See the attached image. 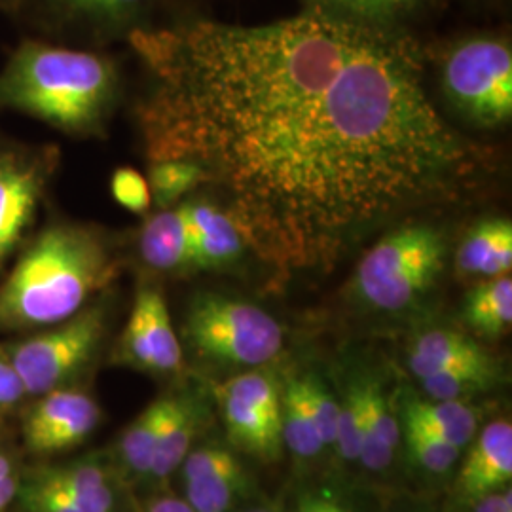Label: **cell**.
Wrapping results in <instances>:
<instances>
[{
  "label": "cell",
  "instance_id": "obj_1",
  "mask_svg": "<svg viewBox=\"0 0 512 512\" xmlns=\"http://www.w3.org/2000/svg\"><path fill=\"white\" fill-rule=\"evenodd\" d=\"M128 40L150 76L137 110L148 162L198 165L205 196L277 272L329 270L476 167L431 101L425 52L406 29L302 10L255 27H143Z\"/></svg>",
  "mask_w": 512,
  "mask_h": 512
},
{
  "label": "cell",
  "instance_id": "obj_2",
  "mask_svg": "<svg viewBox=\"0 0 512 512\" xmlns=\"http://www.w3.org/2000/svg\"><path fill=\"white\" fill-rule=\"evenodd\" d=\"M118 258L97 228L59 220L29 239L0 283V334L67 321L118 275Z\"/></svg>",
  "mask_w": 512,
  "mask_h": 512
},
{
  "label": "cell",
  "instance_id": "obj_3",
  "mask_svg": "<svg viewBox=\"0 0 512 512\" xmlns=\"http://www.w3.org/2000/svg\"><path fill=\"white\" fill-rule=\"evenodd\" d=\"M120 74L107 55L27 40L0 69V107L73 137L107 128Z\"/></svg>",
  "mask_w": 512,
  "mask_h": 512
},
{
  "label": "cell",
  "instance_id": "obj_4",
  "mask_svg": "<svg viewBox=\"0 0 512 512\" xmlns=\"http://www.w3.org/2000/svg\"><path fill=\"white\" fill-rule=\"evenodd\" d=\"M448 241L433 224H404L361 258L353 291L366 308L399 315L418 306L444 272Z\"/></svg>",
  "mask_w": 512,
  "mask_h": 512
},
{
  "label": "cell",
  "instance_id": "obj_5",
  "mask_svg": "<svg viewBox=\"0 0 512 512\" xmlns=\"http://www.w3.org/2000/svg\"><path fill=\"white\" fill-rule=\"evenodd\" d=\"M109 315V306L99 300L67 321L4 342L29 399L76 385L103 348Z\"/></svg>",
  "mask_w": 512,
  "mask_h": 512
},
{
  "label": "cell",
  "instance_id": "obj_6",
  "mask_svg": "<svg viewBox=\"0 0 512 512\" xmlns=\"http://www.w3.org/2000/svg\"><path fill=\"white\" fill-rule=\"evenodd\" d=\"M184 336L198 357L236 368L268 365L283 349V329L268 311L219 293L192 298Z\"/></svg>",
  "mask_w": 512,
  "mask_h": 512
},
{
  "label": "cell",
  "instance_id": "obj_7",
  "mask_svg": "<svg viewBox=\"0 0 512 512\" xmlns=\"http://www.w3.org/2000/svg\"><path fill=\"white\" fill-rule=\"evenodd\" d=\"M448 103L478 128H497L512 116V48L509 38L471 35L454 40L440 61Z\"/></svg>",
  "mask_w": 512,
  "mask_h": 512
},
{
  "label": "cell",
  "instance_id": "obj_8",
  "mask_svg": "<svg viewBox=\"0 0 512 512\" xmlns=\"http://www.w3.org/2000/svg\"><path fill=\"white\" fill-rule=\"evenodd\" d=\"M120 482L112 461L101 456L23 467L14 511L118 512Z\"/></svg>",
  "mask_w": 512,
  "mask_h": 512
},
{
  "label": "cell",
  "instance_id": "obj_9",
  "mask_svg": "<svg viewBox=\"0 0 512 512\" xmlns=\"http://www.w3.org/2000/svg\"><path fill=\"white\" fill-rule=\"evenodd\" d=\"M59 158L55 147L0 148V274L29 241Z\"/></svg>",
  "mask_w": 512,
  "mask_h": 512
},
{
  "label": "cell",
  "instance_id": "obj_10",
  "mask_svg": "<svg viewBox=\"0 0 512 512\" xmlns=\"http://www.w3.org/2000/svg\"><path fill=\"white\" fill-rule=\"evenodd\" d=\"M101 423L95 397L73 385L29 399L21 408L19 437L25 454L52 459L86 444Z\"/></svg>",
  "mask_w": 512,
  "mask_h": 512
},
{
  "label": "cell",
  "instance_id": "obj_11",
  "mask_svg": "<svg viewBox=\"0 0 512 512\" xmlns=\"http://www.w3.org/2000/svg\"><path fill=\"white\" fill-rule=\"evenodd\" d=\"M228 437L249 456L274 461L281 456V389L262 370H249L217 389Z\"/></svg>",
  "mask_w": 512,
  "mask_h": 512
},
{
  "label": "cell",
  "instance_id": "obj_12",
  "mask_svg": "<svg viewBox=\"0 0 512 512\" xmlns=\"http://www.w3.org/2000/svg\"><path fill=\"white\" fill-rule=\"evenodd\" d=\"M114 359L152 376H173L183 370V346L173 329L160 287L152 283L139 285L128 323L114 349Z\"/></svg>",
  "mask_w": 512,
  "mask_h": 512
},
{
  "label": "cell",
  "instance_id": "obj_13",
  "mask_svg": "<svg viewBox=\"0 0 512 512\" xmlns=\"http://www.w3.org/2000/svg\"><path fill=\"white\" fill-rule=\"evenodd\" d=\"M181 205L190 234L192 272H219L236 266L249 247L219 203L203 194Z\"/></svg>",
  "mask_w": 512,
  "mask_h": 512
},
{
  "label": "cell",
  "instance_id": "obj_14",
  "mask_svg": "<svg viewBox=\"0 0 512 512\" xmlns=\"http://www.w3.org/2000/svg\"><path fill=\"white\" fill-rule=\"evenodd\" d=\"M512 423L495 420L471 440V448L459 467L458 494L475 505L486 495L511 488Z\"/></svg>",
  "mask_w": 512,
  "mask_h": 512
},
{
  "label": "cell",
  "instance_id": "obj_15",
  "mask_svg": "<svg viewBox=\"0 0 512 512\" xmlns=\"http://www.w3.org/2000/svg\"><path fill=\"white\" fill-rule=\"evenodd\" d=\"M406 365L420 380L458 368H495L499 363L469 334L452 329H431L412 342Z\"/></svg>",
  "mask_w": 512,
  "mask_h": 512
},
{
  "label": "cell",
  "instance_id": "obj_16",
  "mask_svg": "<svg viewBox=\"0 0 512 512\" xmlns=\"http://www.w3.org/2000/svg\"><path fill=\"white\" fill-rule=\"evenodd\" d=\"M55 18L95 37L126 35L148 27L156 0H46Z\"/></svg>",
  "mask_w": 512,
  "mask_h": 512
},
{
  "label": "cell",
  "instance_id": "obj_17",
  "mask_svg": "<svg viewBox=\"0 0 512 512\" xmlns=\"http://www.w3.org/2000/svg\"><path fill=\"white\" fill-rule=\"evenodd\" d=\"M139 255L160 274H190L192 247L181 203L150 215L139 232Z\"/></svg>",
  "mask_w": 512,
  "mask_h": 512
},
{
  "label": "cell",
  "instance_id": "obj_18",
  "mask_svg": "<svg viewBox=\"0 0 512 512\" xmlns=\"http://www.w3.org/2000/svg\"><path fill=\"white\" fill-rule=\"evenodd\" d=\"M359 385L363 406V435H361V465L380 473L391 465V459L401 442L399 420L395 418L391 404L385 397L384 387L378 380L365 378Z\"/></svg>",
  "mask_w": 512,
  "mask_h": 512
},
{
  "label": "cell",
  "instance_id": "obj_19",
  "mask_svg": "<svg viewBox=\"0 0 512 512\" xmlns=\"http://www.w3.org/2000/svg\"><path fill=\"white\" fill-rule=\"evenodd\" d=\"M202 427V406L186 393H169V408L147 482L162 484L181 467Z\"/></svg>",
  "mask_w": 512,
  "mask_h": 512
},
{
  "label": "cell",
  "instance_id": "obj_20",
  "mask_svg": "<svg viewBox=\"0 0 512 512\" xmlns=\"http://www.w3.org/2000/svg\"><path fill=\"white\" fill-rule=\"evenodd\" d=\"M458 274L471 279L507 275L512 268V224L509 219H486L475 224L456 253Z\"/></svg>",
  "mask_w": 512,
  "mask_h": 512
},
{
  "label": "cell",
  "instance_id": "obj_21",
  "mask_svg": "<svg viewBox=\"0 0 512 512\" xmlns=\"http://www.w3.org/2000/svg\"><path fill=\"white\" fill-rule=\"evenodd\" d=\"M167 408L169 393L148 404L122 431L112 458V465L122 482H147Z\"/></svg>",
  "mask_w": 512,
  "mask_h": 512
},
{
  "label": "cell",
  "instance_id": "obj_22",
  "mask_svg": "<svg viewBox=\"0 0 512 512\" xmlns=\"http://www.w3.org/2000/svg\"><path fill=\"white\" fill-rule=\"evenodd\" d=\"M302 10H313L348 23L406 29L408 23L425 16L439 0H300Z\"/></svg>",
  "mask_w": 512,
  "mask_h": 512
},
{
  "label": "cell",
  "instance_id": "obj_23",
  "mask_svg": "<svg viewBox=\"0 0 512 512\" xmlns=\"http://www.w3.org/2000/svg\"><path fill=\"white\" fill-rule=\"evenodd\" d=\"M463 321L482 338L495 340L509 332L512 323L511 275L484 279L463 300Z\"/></svg>",
  "mask_w": 512,
  "mask_h": 512
},
{
  "label": "cell",
  "instance_id": "obj_24",
  "mask_svg": "<svg viewBox=\"0 0 512 512\" xmlns=\"http://www.w3.org/2000/svg\"><path fill=\"white\" fill-rule=\"evenodd\" d=\"M404 420L416 421L421 427L440 435L450 444L465 448L476 437L478 414L463 401L410 399L404 404Z\"/></svg>",
  "mask_w": 512,
  "mask_h": 512
},
{
  "label": "cell",
  "instance_id": "obj_25",
  "mask_svg": "<svg viewBox=\"0 0 512 512\" xmlns=\"http://www.w3.org/2000/svg\"><path fill=\"white\" fill-rule=\"evenodd\" d=\"M253 488V480L241 463L234 469L202 476L183 484V499L196 512H230Z\"/></svg>",
  "mask_w": 512,
  "mask_h": 512
},
{
  "label": "cell",
  "instance_id": "obj_26",
  "mask_svg": "<svg viewBox=\"0 0 512 512\" xmlns=\"http://www.w3.org/2000/svg\"><path fill=\"white\" fill-rule=\"evenodd\" d=\"M281 437L283 446H287L296 458H317L325 448L304 403L298 378H291L281 391Z\"/></svg>",
  "mask_w": 512,
  "mask_h": 512
},
{
  "label": "cell",
  "instance_id": "obj_27",
  "mask_svg": "<svg viewBox=\"0 0 512 512\" xmlns=\"http://www.w3.org/2000/svg\"><path fill=\"white\" fill-rule=\"evenodd\" d=\"M501 380V368H458L420 378L421 389L431 401H463L490 393Z\"/></svg>",
  "mask_w": 512,
  "mask_h": 512
},
{
  "label": "cell",
  "instance_id": "obj_28",
  "mask_svg": "<svg viewBox=\"0 0 512 512\" xmlns=\"http://www.w3.org/2000/svg\"><path fill=\"white\" fill-rule=\"evenodd\" d=\"M148 186L152 202L158 209H169L181 203L186 194L202 188V171L198 165L183 160H162L150 162Z\"/></svg>",
  "mask_w": 512,
  "mask_h": 512
},
{
  "label": "cell",
  "instance_id": "obj_29",
  "mask_svg": "<svg viewBox=\"0 0 512 512\" xmlns=\"http://www.w3.org/2000/svg\"><path fill=\"white\" fill-rule=\"evenodd\" d=\"M403 425L406 448L412 459H416V463L427 473L442 475L456 465L461 456V448L450 444L437 433L421 427L416 421L403 418Z\"/></svg>",
  "mask_w": 512,
  "mask_h": 512
},
{
  "label": "cell",
  "instance_id": "obj_30",
  "mask_svg": "<svg viewBox=\"0 0 512 512\" xmlns=\"http://www.w3.org/2000/svg\"><path fill=\"white\" fill-rule=\"evenodd\" d=\"M304 403L310 410L311 420L317 427V433L325 446H336L338 439V420L340 403L332 397L327 385L315 374H304L298 378Z\"/></svg>",
  "mask_w": 512,
  "mask_h": 512
},
{
  "label": "cell",
  "instance_id": "obj_31",
  "mask_svg": "<svg viewBox=\"0 0 512 512\" xmlns=\"http://www.w3.org/2000/svg\"><path fill=\"white\" fill-rule=\"evenodd\" d=\"M238 465H241V459L236 452L217 442H209L203 446H192V450L186 454L177 473L181 478V484H186L202 476L234 469Z\"/></svg>",
  "mask_w": 512,
  "mask_h": 512
},
{
  "label": "cell",
  "instance_id": "obj_32",
  "mask_svg": "<svg viewBox=\"0 0 512 512\" xmlns=\"http://www.w3.org/2000/svg\"><path fill=\"white\" fill-rule=\"evenodd\" d=\"M361 435H363V406H361L359 385L355 382L349 387L346 399L340 403V420H338L336 446L340 456L346 461H359Z\"/></svg>",
  "mask_w": 512,
  "mask_h": 512
},
{
  "label": "cell",
  "instance_id": "obj_33",
  "mask_svg": "<svg viewBox=\"0 0 512 512\" xmlns=\"http://www.w3.org/2000/svg\"><path fill=\"white\" fill-rule=\"evenodd\" d=\"M110 190L114 200L135 215H145L152 205L148 181L133 167H120L114 171Z\"/></svg>",
  "mask_w": 512,
  "mask_h": 512
},
{
  "label": "cell",
  "instance_id": "obj_34",
  "mask_svg": "<svg viewBox=\"0 0 512 512\" xmlns=\"http://www.w3.org/2000/svg\"><path fill=\"white\" fill-rule=\"evenodd\" d=\"M29 401L25 385L19 378L16 366L12 365L4 342H0V418H8Z\"/></svg>",
  "mask_w": 512,
  "mask_h": 512
},
{
  "label": "cell",
  "instance_id": "obj_35",
  "mask_svg": "<svg viewBox=\"0 0 512 512\" xmlns=\"http://www.w3.org/2000/svg\"><path fill=\"white\" fill-rule=\"evenodd\" d=\"M289 512H357L348 497L334 488H308L296 497Z\"/></svg>",
  "mask_w": 512,
  "mask_h": 512
},
{
  "label": "cell",
  "instance_id": "obj_36",
  "mask_svg": "<svg viewBox=\"0 0 512 512\" xmlns=\"http://www.w3.org/2000/svg\"><path fill=\"white\" fill-rule=\"evenodd\" d=\"M141 512H196L179 495L160 494L150 497Z\"/></svg>",
  "mask_w": 512,
  "mask_h": 512
},
{
  "label": "cell",
  "instance_id": "obj_37",
  "mask_svg": "<svg viewBox=\"0 0 512 512\" xmlns=\"http://www.w3.org/2000/svg\"><path fill=\"white\" fill-rule=\"evenodd\" d=\"M475 512H512L511 488L482 497L475 503Z\"/></svg>",
  "mask_w": 512,
  "mask_h": 512
},
{
  "label": "cell",
  "instance_id": "obj_38",
  "mask_svg": "<svg viewBox=\"0 0 512 512\" xmlns=\"http://www.w3.org/2000/svg\"><path fill=\"white\" fill-rule=\"evenodd\" d=\"M19 0H0V8H12L18 6Z\"/></svg>",
  "mask_w": 512,
  "mask_h": 512
},
{
  "label": "cell",
  "instance_id": "obj_39",
  "mask_svg": "<svg viewBox=\"0 0 512 512\" xmlns=\"http://www.w3.org/2000/svg\"><path fill=\"white\" fill-rule=\"evenodd\" d=\"M247 512H277L272 507H256V509H251V511Z\"/></svg>",
  "mask_w": 512,
  "mask_h": 512
},
{
  "label": "cell",
  "instance_id": "obj_40",
  "mask_svg": "<svg viewBox=\"0 0 512 512\" xmlns=\"http://www.w3.org/2000/svg\"><path fill=\"white\" fill-rule=\"evenodd\" d=\"M2 420H4V418H0V444L4 442V439H2V437H4V435H2Z\"/></svg>",
  "mask_w": 512,
  "mask_h": 512
},
{
  "label": "cell",
  "instance_id": "obj_41",
  "mask_svg": "<svg viewBox=\"0 0 512 512\" xmlns=\"http://www.w3.org/2000/svg\"><path fill=\"white\" fill-rule=\"evenodd\" d=\"M14 512H16V511H14Z\"/></svg>",
  "mask_w": 512,
  "mask_h": 512
}]
</instances>
